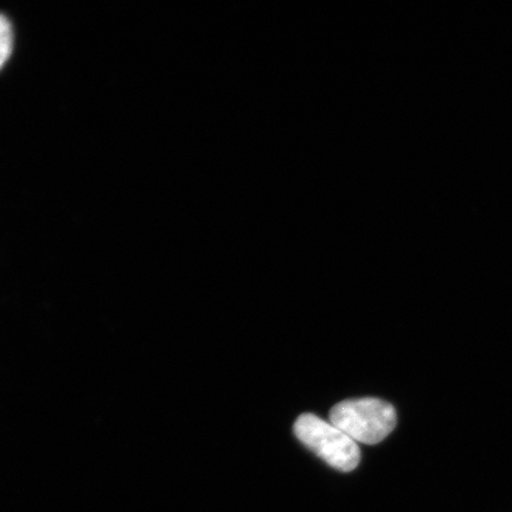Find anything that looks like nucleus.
Listing matches in <instances>:
<instances>
[{
	"label": "nucleus",
	"mask_w": 512,
	"mask_h": 512,
	"mask_svg": "<svg viewBox=\"0 0 512 512\" xmlns=\"http://www.w3.org/2000/svg\"><path fill=\"white\" fill-rule=\"evenodd\" d=\"M330 421L352 440L376 445L393 432L396 412L390 403L380 399L348 400L331 409Z\"/></svg>",
	"instance_id": "1"
},
{
	"label": "nucleus",
	"mask_w": 512,
	"mask_h": 512,
	"mask_svg": "<svg viewBox=\"0 0 512 512\" xmlns=\"http://www.w3.org/2000/svg\"><path fill=\"white\" fill-rule=\"evenodd\" d=\"M14 49V29L9 18L0 14V69L8 63Z\"/></svg>",
	"instance_id": "3"
},
{
	"label": "nucleus",
	"mask_w": 512,
	"mask_h": 512,
	"mask_svg": "<svg viewBox=\"0 0 512 512\" xmlns=\"http://www.w3.org/2000/svg\"><path fill=\"white\" fill-rule=\"evenodd\" d=\"M294 433L304 445L338 471L350 472L360 464L361 451L356 441L316 415H300L294 424Z\"/></svg>",
	"instance_id": "2"
}]
</instances>
